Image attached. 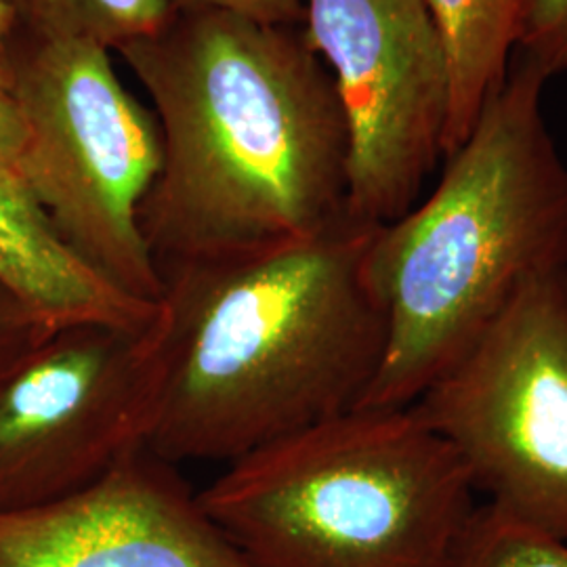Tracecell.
Here are the masks:
<instances>
[{"instance_id":"6da1fadb","label":"cell","mask_w":567,"mask_h":567,"mask_svg":"<svg viewBox=\"0 0 567 567\" xmlns=\"http://www.w3.org/2000/svg\"><path fill=\"white\" fill-rule=\"evenodd\" d=\"M116 53L163 137L140 213L161 276L309 238L347 215L343 105L299 25L173 11Z\"/></svg>"},{"instance_id":"7a4b0ae2","label":"cell","mask_w":567,"mask_h":567,"mask_svg":"<svg viewBox=\"0 0 567 567\" xmlns=\"http://www.w3.org/2000/svg\"><path fill=\"white\" fill-rule=\"evenodd\" d=\"M374 229L344 215L309 238L166 269L147 450L229 465L360 404L386 344L364 274Z\"/></svg>"},{"instance_id":"3957f363","label":"cell","mask_w":567,"mask_h":567,"mask_svg":"<svg viewBox=\"0 0 567 567\" xmlns=\"http://www.w3.org/2000/svg\"><path fill=\"white\" fill-rule=\"evenodd\" d=\"M545 81L519 58L435 192L374 229L364 274L385 355L355 408L414 404L526 284L566 269L567 164L543 118Z\"/></svg>"},{"instance_id":"277c9868","label":"cell","mask_w":567,"mask_h":567,"mask_svg":"<svg viewBox=\"0 0 567 567\" xmlns=\"http://www.w3.org/2000/svg\"><path fill=\"white\" fill-rule=\"evenodd\" d=\"M475 494L456 450L410 408H351L198 492L255 567H444Z\"/></svg>"},{"instance_id":"5b68a950","label":"cell","mask_w":567,"mask_h":567,"mask_svg":"<svg viewBox=\"0 0 567 567\" xmlns=\"http://www.w3.org/2000/svg\"><path fill=\"white\" fill-rule=\"evenodd\" d=\"M11 82L25 121L21 182L61 240L124 295L161 303L140 213L163 164L161 126L122 84L110 49L21 34Z\"/></svg>"},{"instance_id":"8992f818","label":"cell","mask_w":567,"mask_h":567,"mask_svg":"<svg viewBox=\"0 0 567 567\" xmlns=\"http://www.w3.org/2000/svg\"><path fill=\"white\" fill-rule=\"evenodd\" d=\"M408 408L487 503L567 543V267L526 284Z\"/></svg>"},{"instance_id":"52a82bcc","label":"cell","mask_w":567,"mask_h":567,"mask_svg":"<svg viewBox=\"0 0 567 567\" xmlns=\"http://www.w3.org/2000/svg\"><path fill=\"white\" fill-rule=\"evenodd\" d=\"M166 318L55 328L0 383V513L41 507L102 480L150 444Z\"/></svg>"},{"instance_id":"ba28073f","label":"cell","mask_w":567,"mask_h":567,"mask_svg":"<svg viewBox=\"0 0 567 567\" xmlns=\"http://www.w3.org/2000/svg\"><path fill=\"white\" fill-rule=\"evenodd\" d=\"M349 133L347 217L393 224L444 156L450 63L426 0H301Z\"/></svg>"},{"instance_id":"9c48e42d","label":"cell","mask_w":567,"mask_h":567,"mask_svg":"<svg viewBox=\"0 0 567 567\" xmlns=\"http://www.w3.org/2000/svg\"><path fill=\"white\" fill-rule=\"evenodd\" d=\"M0 567L255 566L145 447L72 496L0 513Z\"/></svg>"},{"instance_id":"30bf717a","label":"cell","mask_w":567,"mask_h":567,"mask_svg":"<svg viewBox=\"0 0 567 567\" xmlns=\"http://www.w3.org/2000/svg\"><path fill=\"white\" fill-rule=\"evenodd\" d=\"M0 284L51 328L150 324L161 303L124 295L61 240L23 182L0 175Z\"/></svg>"},{"instance_id":"8fae6325","label":"cell","mask_w":567,"mask_h":567,"mask_svg":"<svg viewBox=\"0 0 567 567\" xmlns=\"http://www.w3.org/2000/svg\"><path fill=\"white\" fill-rule=\"evenodd\" d=\"M446 42L450 116L444 156L471 135L487 97L507 81L522 0H426Z\"/></svg>"},{"instance_id":"7c38bea8","label":"cell","mask_w":567,"mask_h":567,"mask_svg":"<svg viewBox=\"0 0 567 567\" xmlns=\"http://www.w3.org/2000/svg\"><path fill=\"white\" fill-rule=\"evenodd\" d=\"M21 34L41 41L82 39L110 51L145 37L173 16L168 0H11Z\"/></svg>"},{"instance_id":"4fadbf2b","label":"cell","mask_w":567,"mask_h":567,"mask_svg":"<svg viewBox=\"0 0 567 567\" xmlns=\"http://www.w3.org/2000/svg\"><path fill=\"white\" fill-rule=\"evenodd\" d=\"M444 567H567V543L484 501L473 508Z\"/></svg>"},{"instance_id":"5bb4252c","label":"cell","mask_w":567,"mask_h":567,"mask_svg":"<svg viewBox=\"0 0 567 567\" xmlns=\"http://www.w3.org/2000/svg\"><path fill=\"white\" fill-rule=\"evenodd\" d=\"M515 49L547 79L567 72V0H522Z\"/></svg>"},{"instance_id":"9a60e30c","label":"cell","mask_w":567,"mask_h":567,"mask_svg":"<svg viewBox=\"0 0 567 567\" xmlns=\"http://www.w3.org/2000/svg\"><path fill=\"white\" fill-rule=\"evenodd\" d=\"M28 305L0 284V383L53 332Z\"/></svg>"},{"instance_id":"2e32d148","label":"cell","mask_w":567,"mask_h":567,"mask_svg":"<svg viewBox=\"0 0 567 567\" xmlns=\"http://www.w3.org/2000/svg\"><path fill=\"white\" fill-rule=\"evenodd\" d=\"M173 11H229L244 18L299 25L305 21L301 0H168Z\"/></svg>"},{"instance_id":"e0dca14e","label":"cell","mask_w":567,"mask_h":567,"mask_svg":"<svg viewBox=\"0 0 567 567\" xmlns=\"http://www.w3.org/2000/svg\"><path fill=\"white\" fill-rule=\"evenodd\" d=\"M25 137V121L13 91L11 72L0 70V175L21 182Z\"/></svg>"},{"instance_id":"ac0fdd59","label":"cell","mask_w":567,"mask_h":567,"mask_svg":"<svg viewBox=\"0 0 567 567\" xmlns=\"http://www.w3.org/2000/svg\"><path fill=\"white\" fill-rule=\"evenodd\" d=\"M21 25L11 0H0V70L11 72L13 55L20 42Z\"/></svg>"}]
</instances>
